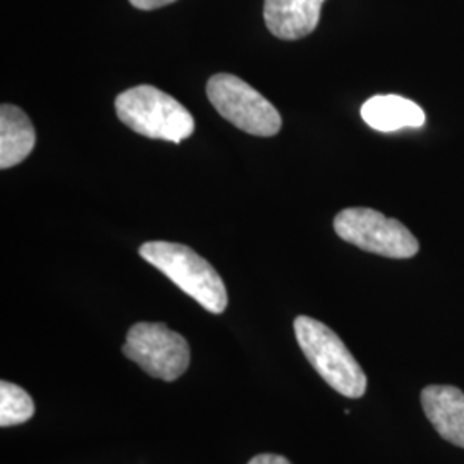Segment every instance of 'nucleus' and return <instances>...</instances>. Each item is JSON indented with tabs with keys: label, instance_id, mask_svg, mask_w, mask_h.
I'll return each mask as SVG.
<instances>
[{
	"label": "nucleus",
	"instance_id": "1a4fd4ad",
	"mask_svg": "<svg viewBox=\"0 0 464 464\" xmlns=\"http://www.w3.org/2000/svg\"><path fill=\"white\" fill-rule=\"evenodd\" d=\"M362 117L372 130L381 133L421 128L427 121L418 103L399 95H377L366 100L362 107Z\"/></svg>",
	"mask_w": 464,
	"mask_h": 464
},
{
	"label": "nucleus",
	"instance_id": "f257e3e1",
	"mask_svg": "<svg viewBox=\"0 0 464 464\" xmlns=\"http://www.w3.org/2000/svg\"><path fill=\"white\" fill-rule=\"evenodd\" d=\"M140 255L207 312L220 315L227 308L229 298L222 277L214 266L189 246L167 241H150L140 248Z\"/></svg>",
	"mask_w": 464,
	"mask_h": 464
},
{
	"label": "nucleus",
	"instance_id": "7ed1b4c3",
	"mask_svg": "<svg viewBox=\"0 0 464 464\" xmlns=\"http://www.w3.org/2000/svg\"><path fill=\"white\" fill-rule=\"evenodd\" d=\"M117 117L134 133L151 140L181 143L195 131L189 111L162 90L140 84L116 99Z\"/></svg>",
	"mask_w": 464,
	"mask_h": 464
},
{
	"label": "nucleus",
	"instance_id": "39448f33",
	"mask_svg": "<svg viewBox=\"0 0 464 464\" xmlns=\"http://www.w3.org/2000/svg\"><path fill=\"white\" fill-rule=\"evenodd\" d=\"M335 234L358 248L387 258H413L420 243L396 218L372 208H344L334 218Z\"/></svg>",
	"mask_w": 464,
	"mask_h": 464
},
{
	"label": "nucleus",
	"instance_id": "9b49d317",
	"mask_svg": "<svg viewBox=\"0 0 464 464\" xmlns=\"http://www.w3.org/2000/svg\"><path fill=\"white\" fill-rule=\"evenodd\" d=\"M34 415L32 396L13 382H0V427L26 423Z\"/></svg>",
	"mask_w": 464,
	"mask_h": 464
},
{
	"label": "nucleus",
	"instance_id": "423d86ee",
	"mask_svg": "<svg viewBox=\"0 0 464 464\" xmlns=\"http://www.w3.org/2000/svg\"><path fill=\"white\" fill-rule=\"evenodd\" d=\"M122 353L145 373L164 382H174L189 366L191 353L181 334L166 324L140 322L126 335Z\"/></svg>",
	"mask_w": 464,
	"mask_h": 464
},
{
	"label": "nucleus",
	"instance_id": "9d476101",
	"mask_svg": "<svg viewBox=\"0 0 464 464\" xmlns=\"http://www.w3.org/2000/svg\"><path fill=\"white\" fill-rule=\"evenodd\" d=\"M36 133L30 117L16 105L0 107V167L11 169L21 164L34 149Z\"/></svg>",
	"mask_w": 464,
	"mask_h": 464
},
{
	"label": "nucleus",
	"instance_id": "ddd939ff",
	"mask_svg": "<svg viewBox=\"0 0 464 464\" xmlns=\"http://www.w3.org/2000/svg\"><path fill=\"white\" fill-rule=\"evenodd\" d=\"M248 464H291V461L279 454H260L255 456Z\"/></svg>",
	"mask_w": 464,
	"mask_h": 464
},
{
	"label": "nucleus",
	"instance_id": "f03ea898",
	"mask_svg": "<svg viewBox=\"0 0 464 464\" xmlns=\"http://www.w3.org/2000/svg\"><path fill=\"white\" fill-rule=\"evenodd\" d=\"M295 334L310 365L334 391L351 399L365 394L368 381L363 368L331 327L312 316L301 315L295 320Z\"/></svg>",
	"mask_w": 464,
	"mask_h": 464
},
{
	"label": "nucleus",
	"instance_id": "0eeeda50",
	"mask_svg": "<svg viewBox=\"0 0 464 464\" xmlns=\"http://www.w3.org/2000/svg\"><path fill=\"white\" fill-rule=\"evenodd\" d=\"M421 404L431 427L450 444L464 449V392L452 385H429Z\"/></svg>",
	"mask_w": 464,
	"mask_h": 464
},
{
	"label": "nucleus",
	"instance_id": "f8f14e48",
	"mask_svg": "<svg viewBox=\"0 0 464 464\" xmlns=\"http://www.w3.org/2000/svg\"><path fill=\"white\" fill-rule=\"evenodd\" d=\"M133 4L136 9H141V11H153V9H159V7H164L167 4H172L176 0H130Z\"/></svg>",
	"mask_w": 464,
	"mask_h": 464
},
{
	"label": "nucleus",
	"instance_id": "20e7f679",
	"mask_svg": "<svg viewBox=\"0 0 464 464\" xmlns=\"http://www.w3.org/2000/svg\"><path fill=\"white\" fill-rule=\"evenodd\" d=\"M207 97L217 112L237 130L255 136H276L281 131L279 111L241 78L218 72L207 83Z\"/></svg>",
	"mask_w": 464,
	"mask_h": 464
},
{
	"label": "nucleus",
	"instance_id": "6e6552de",
	"mask_svg": "<svg viewBox=\"0 0 464 464\" xmlns=\"http://www.w3.org/2000/svg\"><path fill=\"white\" fill-rule=\"evenodd\" d=\"M325 0H266L264 17L270 34L281 40H299L314 34Z\"/></svg>",
	"mask_w": 464,
	"mask_h": 464
}]
</instances>
